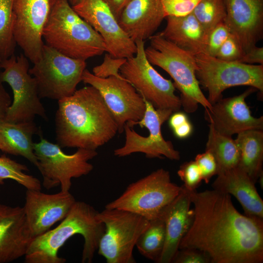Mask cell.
Here are the masks:
<instances>
[{
  "label": "cell",
  "instance_id": "6da1fadb",
  "mask_svg": "<svg viewBox=\"0 0 263 263\" xmlns=\"http://www.w3.org/2000/svg\"><path fill=\"white\" fill-rule=\"evenodd\" d=\"M193 216L179 249L204 252L210 263H262L263 219L242 214L231 195L217 190L190 191Z\"/></svg>",
  "mask_w": 263,
  "mask_h": 263
},
{
  "label": "cell",
  "instance_id": "7a4b0ae2",
  "mask_svg": "<svg viewBox=\"0 0 263 263\" xmlns=\"http://www.w3.org/2000/svg\"><path fill=\"white\" fill-rule=\"evenodd\" d=\"M55 126L56 140L61 148L96 150L118 132L102 96L91 85L58 101Z\"/></svg>",
  "mask_w": 263,
  "mask_h": 263
},
{
  "label": "cell",
  "instance_id": "3957f363",
  "mask_svg": "<svg viewBox=\"0 0 263 263\" xmlns=\"http://www.w3.org/2000/svg\"><path fill=\"white\" fill-rule=\"evenodd\" d=\"M98 212L84 202L75 201L58 225L32 240L24 256L25 263H65L66 259L58 255V251L68 239L76 234L84 239L81 262L92 263L105 231Z\"/></svg>",
  "mask_w": 263,
  "mask_h": 263
},
{
  "label": "cell",
  "instance_id": "277c9868",
  "mask_svg": "<svg viewBox=\"0 0 263 263\" xmlns=\"http://www.w3.org/2000/svg\"><path fill=\"white\" fill-rule=\"evenodd\" d=\"M42 38L47 46L75 59L86 61L106 52L100 35L67 0H54Z\"/></svg>",
  "mask_w": 263,
  "mask_h": 263
},
{
  "label": "cell",
  "instance_id": "5b68a950",
  "mask_svg": "<svg viewBox=\"0 0 263 263\" xmlns=\"http://www.w3.org/2000/svg\"><path fill=\"white\" fill-rule=\"evenodd\" d=\"M150 45L145 48L149 62L160 67L171 77L174 85L180 93L182 107L187 113L196 111L199 105L205 109L211 104L203 93L197 78L196 55L178 47L158 34L149 38Z\"/></svg>",
  "mask_w": 263,
  "mask_h": 263
},
{
  "label": "cell",
  "instance_id": "8992f818",
  "mask_svg": "<svg viewBox=\"0 0 263 263\" xmlns=\"http://www.w3.org/2000/svg\"><path fill=\"white\" fill-rule=\"evenodd\" d=\"M182 188V186L171 181L169 171L161 168L130 184L118 198L108 203L105 208L129 211L151 221L159 217Z\"/></svg>",
  "mask_w": 263,
  "mask_h": 263
},
{
  "label": "cell",
  "instance_id": "52a82bcc",
  "mask_svg": "<svg viewBox=\"0 0 263 263\" xmlns=\"http://www.w3.org/2000/svg\"><path fill=\"white\" fill-rule=\"evenodd\" d=\"M196 59L197 78L208 92L207 99L211 105L232 87L249 86L263 94V65L224 61L204 53L196 55Z\"/></svg>",
  "mask_w": 263,
  "mask_h": 263
},
{
  "label": "cell",
  "instance_id": "ba28073f",
  "mask_svg": "<svg viewBox=\"0 0 263 263\" xmlns=\"http://www.w3.org/2000/svg\"><path fill=\"white\" fill-rule=\"evenodd\" d=\"M29 69L40 98L59 100L72 95L86 67L84 60L66 56L44 44L39 60Z\"/></svg>",
  "mask_w": 263,
  "mask_h": 263
},
{
  "label": "cell",
  "instance_id": "9c48e42d",
  "mask_svg": "<svg viewBox=\"0 0 263 263\" xmlns=\"http://www.w3.org/2000/svg\"><path fill=\"white\" fill-rule=\"evenodd\" d=\"M105 225L98 244V253L107 263H135L133 250L150 221L129 211L105 208L98 213Z\"/></svg>",
  "mask_w": 263,
  "mask_h": 263
},
{
  "label": "cell",
  "instance_id": "30bf717a",
  "mask_svg": "<svg viewBox=\"0 0 263 263\" xmlns=\"http://www.w3.org/2000/svg\"><path fill=\"white\" fill-rule=\"evenodd\" d=\"M37 168L43 177L42 185L49 189L60 186L61 191H69L72 179L86 175L94 169L89 161L97 155L96 150L77 149L67 154L57 144L41 137L34 143Z\"/></svg>",
  "mask_w": 263,
  "mask_h": 263
},
{
  "label": "cell",
  "instance_id": "8fae6325",
  "mask_svg": "<svg viewBox=\"0 0 263 263\" xmlns=\"http://www.w3.org/2000/svg\"><path fill=\"white\" fill-rule=\"evenodd\" d=\"M136 51L127 58L119 70L120 75L132 84L145 99L159 110L179 111V97L175 94L173 83L164 78L152 66L145 54V41H135Z\"/></svg>",
  "mask_w": 263,
  "mask_h": 263
},
{
  "label": "cell",
  "instance_id": "7c38bea8",
  "mask_svg": "<svg viewBox=\"0 0 263 263\" xmlns=\"http://www.w3.org/2000/svg\"><path fill=\"white\" fill-rule=\"evenodd\" d=\"M28 58L15 54L0 61V81L11 87L14 99L4 120L18 123L34 121L38 115L45 120L47 116L39 97L35 78L29 73Z\"/></svg>",
  "mask_w": 263,
  "mask_h": 263
},
{
  "label": "cell",
  "instance_id": "4fadbf2b",
  "mask_svg": "<svg viewBox=\"0 0 263 263\" xmlns=\"http://www.w3.org/2000/svg\"><path fill=\"white\" fill-rule=\"evenodd\" d=\"M82 81L98 91L117 124L119 133L124 132L125 124L132 128L144 116V99L125 79L114 76L99 77L86 69Z\"/></svg>",
  "mask_w": 263,
  "mask_h": 263
},
{
  "label": "cell",
  "instance_id": "5bb4252c",
  "mask_svg": "<svg viewBox=\"0 0 263 263\" xmlns=\"http://www.w3.org/2000/svg\"><path fill=\"white\" fill-rule=\"evenodd\" d=\"M144 99L146 105L144 116L135 122L133 126L139 125L141 128L146 127L149 131V135L142 136L125 124V144L115 149L114 155L122 157L141 152L149 158H162L165 156L171 160H179V151L174 149L171 141L165 140L161 133V126L173 113L169 110H156L150 103Z\"/></svg>",
  "mask_w": 263,
  "mask_h": 263
},
{
  "label": "cell",
  "instance_id": "9a60e30c",
  "mask_svg": "<svg viewBox=\"0 0 263 263\" xmlns=\"http://www.w3.org/2000/svg\"><path fill=\"white\" fill-rule=\"evenodd\" d=\"M54 0H13L14 35L17 44L33 63L41 55L43 29Z\"/></svg>",
  "mask_w": 263,
  "mask_h": 263
},
{
  "label": "cell",
  "instance_id": "2e32d148",
  "mask_svg": "<svg viewBox=\"0 0 263 263\" xmlns=\"http://www.w3.org/2000/svg\"><path fill=\"white\" fill-rule=\"evenodd\" d=\"M72 7L100 35L105 43L106 52L111 56L127 58L135 55V42L123 30L102 0H80Z\"/></svg>",
  "mask_w": 263,
  "mask_h": 263
},
{
  "label": "cell",
  "instance_id": "e0dca14e",
  "mask_svg": "<svg viewBox=\"0 0 263 263\" xmlns=\"http://www.w3.org/2000/svg\"><path fill=\"white\" fill-rule=\"evenodd\" d=\"M257 90L250 87L242 94L222 98L205 109V118L219 133L231 136L250 130L263 129V116L255 117L245 99Z\"/></svg>",
  "mask_w": 263,
  "mask_h": 263
},
{
  "label": "cell",
  "instance_id": "ac0fdd59",
  "mask_svg": "<svg viewBox=\"0 0 263 263\" xmlns=\"http://www.w3.org/2000/svg\"><path fill=\"white\" fill-rule=\"evenodd\" d=\"M40 190L27 189L23 207L33 239L64 219L76 201L69 191L50 194Z\"/></svg>",
  "mask_w": 263,
  "mask_h": 263
},
{
  "label": "cell",
  "instance_id": "d6986e66",
  "mask_svg": "<svg viewBox=\"0 0 263 263\" xmlns=\"http://www.w3.org/2000/svg\"><path fill=\"white\" fill-rule=\"evenodd\" d=\"M224 21L244 55L263 37V0H224Z\"/></svg>",
  "mask_w": 263,
  "mask_h": 263
},
{
  "label": "cell",
  "instance_id": "ffe728a7",
  "mask_svg": "<svg viewBox=\"0 0 263 263\" xmlns=\"http://www.w3.org/2000/svg\"><path fill=\"white\" fill-rule=\"evenodd\" d=\"M33 239L23 207L0 204V263L24 256Z\"/></svg>",
  "mask_w": 263,
  "mask_h": 263
},
{
  "label": "cell",
  "instance_id": "44dd1931",
  "mask_svg": "<svg viewBox=\"0 0 263 263\" xmlns=\"http://www.w3.org/2000/svg\"><path fill=\"white\" fill-rule=\"evenodd\" d=\"M182 186L178 195L162 210L159 216L165 223L166 239L158 263L172 262L192 221L193 211L190 208V191Z\"/></svg>",
  "mask_w": 263,
  "mask_h": 263
},
{
  "label": "cell",
  "instance_id": "7402d4cb",
  "mask_svg": "<svg viewBox=\"0 0 263 263\" xmlns=\"http://www.w3.org/2000/svg\"><path fill=\"white\" fill-rule=\"evenodd\" d=\"M165 16L161 0H130L117 21L134 42L154 35Z\"/></svg>",
  "mask_w": 263,
  "mask_h": 263
},
{
  "label": "cell",
  "instance_id": "603a6c76",
  "mask_svg": "<svg viewBox=\"0 0 263 263\" xmlns=\"http://www.w3.org/2000/svg\"><path fill=\"white\" fill-rule=\"evenodd\" d=\"M213 189L233 195L247 216L263 219V201L248 175L239 167L217 175Z\"/></svg>",
  "mask_w": 263,
  "mask_h": 263
},
{
  "label": "cell",
  "instance_id": "cb8c5ba5",
  "mask_svg": "<svg viewBox=\"0 0 263 263\" xmlns=\"http://www.w3.org/2000/svg\"><path fill=\"white\" fill-rule=\"evenodd\" d=\"M164 29L158 33L185 50L204 53L207 34L192 13L185 16H168Z\"/></svg>",
  "mask_w": 263,
  "mask_h": 263
},
{
  "label": "cell",
  "instance_id": "d4e9b609",
  "mask_svg": "<svg viewBox=\"0 0 263 263\" xmlns=\"http://www.w3.org/2000/svg\"><path fill=\"white\" fill-rule=\"evenodd\" d=\"M38 132L34 121L18 123L0 121V150L8 154L22 156L37 167L33 136Z\"/></svg>",
  "mask_w": 263,
  "mask_h": 263
},
{
  "label": "cell",
  "instance_id": "484cf974",
  "mask_svg": "<svg viewBox=\"0 0 263 263\" xmlns=\"http://www.w3.org/2000/svg\"><path fill=\"white\" fill-rule=\"evenodd\" d=\"M240 151L238 167L256 184L263 176V132L250 130L237 134L235 139Z\"/></svg>",
  "mask_w": 263,
  "mask_h": 263
},
{
  "label": "cell",
  "instance_id": "4316f807",
  "mask_svg": "<svg viewBox=\"0 0 263 263\" xmlns=\"http://www.w3.org/2000/svg\"><path fill=\"white\" fill-rule=\"evenodd\" d=\"M206 151L213 156L217 164V175L238 167L240 151L235 139L221 134L209 125Z\"/></svg>",
  "mask_w": 263,
  "mask_h": 263
},
{
  "label": "cell",
  "instance_id": "83f0119b",
  "mask_svg": "<svg viewBox=\"0 0 263 263\" xmlns=\"http://www.w3.org/2000/svg\"><path fill=\"white\" fill-rule=\"evenodd\" d=\"M166 239L165 225L160 217L150 221L146 229L138 238L135 246L146 258L158 263Z\"/></svg>",
  "mask_w": 263,
  "mask_h": 263
},
{
  "label": "cell",
  "instance_id": "f1b7e54d",
  "mask_svg": "<svg viewBox=\"0 0 263 263\" xmlns=\"http://www.w3.org/2000/svg\"><path fill=\"white\" fill-rule=\"evenodd\" d=\"M13 0H0V61L14 55Z\"/></svg>",
  "mask_w": 263,
  "mask_h": 263
},
{
  "label": "cell",
  "instance_id": "f546056e",
  "mask_svg": "<svg viewBox=\"0 0 263 263\" xmlns=\"http://www.w3.org/2000/svg\"><path fill=\"white\" fill-rule=\"evenodd\" d=\"M207 35L218 24L224 22L226 8L224 0H200L192 12Z\"/></svg>",
  "mask_w": 263,
  "mask_h": 263
},
{
  "label": "cell",
  "instance_id": "4dcf8cb0",
  "mask_svg": "<svg viewBox=\"0 0 263 263\" xmlns=\"http://www.w3.org/2000/svg\"><path fill=\"white\" fill-rule=\"evenodd\" d=\"M28 170L27 167L4 155L0 156V185L4 180L11 179L23 186L27 189L41 190L40 181L36 177L24 171Z\"/></svg>",
  "mask_w": 263,
  "mask_h": 263
},
{
  "label": "cell",
  "instance_id": "1f68e13d",
  "mask_svg": "<svg viewBox=\"0 0 263 263\" xmlns=\"http://www.w3.org/2000/svg\"><path fill=\"white\" fill-rule=\"evenodd\" d=\"M230 35L229 29L225 22L217 25L207 34L204 54L215 57L219 49Z\"/></svg>",
  "mask_w": 263,
  "mask_h": 263
},
{
  "label": "cell",
  "instance_id": "d6a6232c",
  "mask_svg": "<svg viewBox=\"0 0 263 263\" xmlns=\"http://www.w3.org/2000/svg\"><path fill=\"white\" fill-rule=\"evenodd\" d=\"M177 174L184 183L183 186L190 191L196 190L202 181L201 172L194 160L183 163Z\"/></svg>",
  "mask_w": 263,
  "mask_h": 263
},
{
  "label": "cell",
  "instance_id": "836d02e7",
  "mask_svg": "<svg viewBox=\"0 0 263 263\" xmlns=\"http://www.w3.org/2000/svg\"><path fill=\"white\" fill-rule=\"evenodd\" d=\"M126 59L114 57L107 53L104 56L103 62L93 68V74L101 78L114 76L119 78L125 79L120 75L119 70L125 62Z\"/></svg>",
  "mask_w": 263,
  "mask_h": 263
},
{
  "label": "cell",
  "instance_id": "e575fe53",
  "mask_svg": "<svg viewBox=\"0 0 263 263\" xmlns=\"http://www.w3.org/2000/svg\"><path fill=\"white\" fill-rule=\"evenodd\" d=\"M200 0H161L165 18L182 17L192 13Z\"/></svg>",
  "mask_w": 263,
  "mask_h": 263
},
{
  "label": "cell",
  "instance_id": "d590c367",
  "mask_svg": "<svg viewBox=\"0 0 263 263\" xmlns=\"http://www.w3.org/2000/svg\"><path fill=\"white\" fill-rule=\"evenodd\" d=\"M243 55L239 43L230 34L219 49L215 57L224 61H239Z\"/></svg>",
  "mask_w": 263,
  "mask_h": 263
},
{
  "label": "cell",
  "instance_id": "8d00e7d4",
  "mask_svg": "<svg viewBox=\"0 0 263 263\" xmlns=\"http://www.w3.org/2000/svg\"><path fill=\"white\" fill-rule=\"evenodd\" d=\"M194 161L199 167L202 180L208 184L211 178L217 175V164L213 156L205 150L203 153L198 154Z\"/></svg>",
  "mask_w": 263,
  "mask_h": 263
},
{
  "label": "cell",
  "instance_id": "74e56055",
  "mask_svg": "<svg viewBox=\"0 0 263 263\" xmlns=\"http://www.w3.org/2000/svg\"><path fill=\"white\" fill-rule=\"evenodd\" d=\"M173 263H210L209 257L203 252L190 248L179 249L172 260Z\"/></svg>",
  "mask_w": 263,
  "mask_h": 263
},
{
  "label": "cell",
  "instance_id": "f35d334b",
  "mask_svg": "<svg viewBox=\"0 0 263 263\" xmlns=\"http://www.w3.org/2000/svg\"><path fill=\"white\" fill-rule=\"evenodd\" d=\"M239 62L263 65V47L255 46L243 55Z\"/></svg>",
  "mask_w": 263,
  "mask_h": 263
},
{
  "label": "cell",
  "instance_id": "ab89813d",
  "mask_svg": "<svg viewBox=\"0 0 263 263\" xmlns=\"http://www.w3.org/2000/svg\"><path fill=\"white\" fill-rule=\"evenodd\" d=\"M12 104L9 94L0 81V121L4 120L8 110Z\"/></svg>",
  "mask_w": 263,
  "mask_h": 263
},
{
  "label": "cell",
  "instance_id": "60d3db41",
  "mask_svg": "<svg viewBox=\"0 0 263 263\" xmlns=\"http://www.w3.org/2000/svg\"><path fill=\"white\" fill-rule=\"evenodd\" d=\"M110 8L117 20L130 0H102Z\"/></svg>",
  "mask_w": 263,
  "mask_h": 263
},
{
  "label": "cell",
  "instance_id": "b9f144b4",
  "mask_svg": "<svg viewBox=\"0 0 263 263\" xmlns=\"http://www.w3.org/2000/svg\"><path fill=\"white\" fill-rule=\"evenodd\" d=\"M172 130L176 137L184 139L191 135L193 131V126L188 120Z\"/></svg>",
  "mask_w": 263,
  "mask_h": 263
},
{
  "label": "cell",
  "instance_id": "7bdbcfd3",
  "mask_svg": "<svg viewBox=\"0 0 263 263\" xmlns=\"http://www.w3.org/2000/svg\"><path fill=\"white\" fill-rule=\"evenodd\" d=\"M169 119V126L172 130L188 120L186 114L179 111L174 112V113L171 114Z\"/></svg>",
  "mask_w": 263,
  "mask_h": 263
},
{
  "label": "cell",
  "instance_id": "ee69618b",
  "mask_svg": "<svg viewBox=\"0 0 263 263\" xmlns=\"http://www.w3.org/2000/svg\"><path fill=\"white\" fill-rule=\"evenodd\" d=\"M69 4L72 6H74L80 1V0H67Z\"/></svg>",
  "mask_w": 263,
  "mask_h": 263
},
{
  "label": "cell",
  "instance_id": "f6af8a7d",
  "mask_svg": "<svg viewBox=\"0 0 263 263\" xmlns=\"http://www.w3.org/2000/svg\"><path fill=\"white\" fill-rule=\"evenodd\" d=\"M1 71V69H0V73Z\"/></svg>",
  "mask_w": 263,
  "mask_h": 263
}]
</instances>
